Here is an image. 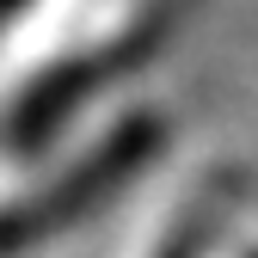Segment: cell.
<instances>
[{"instance_id":"3","label":"cell","mask_w":258,"mask_h":258,"mask_svg":"<svg viewBox=\"0 0 258 258\" xmlns=\"http://www.w3.org/2000/svg\"><path fill=\"white\" fill-rule=\"evenodd\" d=\"M13 7H19V0H0V13H13Z\"/></svg>"},{"instance_id":"1","label":"cell","mask_w":258,"mask_h":258,"mask_svg":"<svg viewBox=\"0 0 258 258\" xmlns=\"http://www.w3.org/2000/svg\"><path fill=\"white\" fill-rule=\"evenodd\" d=\"M160 142H166V123H160V117H148V111H142V117H123L111 136H99V142L74 160V166H61V172L43 178L37 190L0 203V258L31 252L37 240H55L61 228L86 221L111 190H123V184L160 154Z\"/></svg>"},{"instance_id":"2","label":"cell","mask_w":258,"mask_h":258,"mask_svg":"<svg viewBox=\"0 0 258 258\" xmlns=\"http://www.w3.org/2000/svg\"><path fill=\"white\" fill-rule=\"evenodd\" d=\"M234 203H240V178H209L197 197L184 203V215L166 228V240L154 246V258H203L215 246V234L228 228Z\"/></svg>"}]
</instances>
